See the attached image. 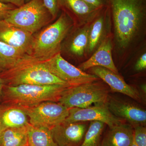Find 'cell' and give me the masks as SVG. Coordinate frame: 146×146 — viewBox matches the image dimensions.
Instances as JSON below:
<instances>
[{"mask_svg":"<svg viewBox=\"0 0 146 146\" xmlns=\"http://www.w3.org/2000/svg\"><path fill=\"white\" fill-rule=\"evenodd\" d=\"M115 39L125 48L138 36L146 17V0H108Z\"/></svg>","mask_w":146,"mask_h":146,"instance_id":"cell-1","label":"cell"},{"mask_svg":"<svg viewBox=\"0 0 146 146\" xmlns=\"http://www.w3.org/2000/svg\"><path fill=\"white\" fill-rule=\"evenodd\" d=\"M0 78L4 80L6 86L23 84L70 86L50 72L41 60L28 54L10 69L0 73Z\"/></svg>","mask_w":146,"mask_h":146,"instance_id":"cell-2","label":"cell"},{"mask_svg":"<svg viewBox=\"0 0 146 146\" xmlns=\"http://www.w3.org/2000/svg\"><path fill=\"white\" fill-rule=\"evenodd\" d=\"M71 17L63 11L53 23L34 36L30 56L44 60L60 52L61 43L72 26Z\"/></svg>","mask_w":146,"mask_h":146,"instance_id":"cell-3","label":"cell"},{"mask_svg":"<svg viewBox=\"0 0 146 146\" xmlns=\"http://www.w3.org/2000/svg\"><path fill=\"white\" fill-rule=\"evenodd\" d=\"M70 86L61 84L5 85V94L6 101L13 106L31 107L44 102H58L63 92Z\"/></svg>","mask_w":146,"mask_h":146,"instance_id":"cell-4","label":"cell"},{"mask_svg":"<svg viewBox=\"0 0 146 146\" xmlns=\"http://www.w3.org/2000/svg\"><path fill=\"white\" fill-rule=\"evenodd\" d=\"M109 87L98 80L71 86L63 92L58 102L68 108H85L92 104L106 103Z\"/></svg>","mask_w":146,"mask_h":146,"instance_id":"cell-5","label":"cell"},{"mask_svg":"<svg viewBox=\"0 0 146 146\" xmlns=\"http://www.w3.org/2000/svg\"><path fill=\"white\" fill-rule=\"evenodd\" d=\"M52 19L42 0H31L10 11L4 21L33 34Z\"/></svg>","mask_w":146,"mask_h":146,"instance_id":"cell-6","label":"cell"},{"mask_svg":"<svg viewBox=\"0 0 146 146\" xmlns=\"http://www.w3.org/2000/svg\"><path fill=\"white\" fill-rule=\"evenodd\" d=\"M20 107L26 113L31 125L50 129L62 123L69 115V108L57 102H44L31 107Z\"/></svg>","mask_w":146,"mask_h":146,"instance_id":"cell-7","label":"cell"},{"mask_svg":"<svg viewBox=\"0 0 146 146\" xmlns=\"http://www.w3.org/2000/svg\"><path fill=\"white\" fill-rule=\"evenodd\" d=\"M41 61L50 72L71 86L99 80L96 76L87 74L69 63L61 56L60 52L49 59Z\"/></svg>","mask_w":146,"mask_h":146,"instance_id":"cell-8","label":"cell"},{"mask_svg":"<svg viewBox=\"0 0 146 146\" xmlns=\"http://www.w3.org/2000/svg\"><path fill=\"white\" fill-rule=\"evenodd\" d=\"M87 121H99L106 124L109 128L125 122L112 114L108 108L106 103L95 104L94 106L85 108H69V115L63 123H72Z\"/></svg>","mask_w":146,"mask_h":146,"instance_id":"cell-9","label":"cell"},{"mask_svg":"<svg viewBox=\"0 0 146 146\" xmlns=\"http://www.w3.org/2000/svg\"><path fill=\"white\" fill-rule=\"evenodd\" d=\"M34 36L31 33L9 23L0 21V41L30 55Z\"/></svg>","mask_w":146,"mask_h":146,"instance_id":"cell-10","label":"cell"},{"mask_svg":"<svg viewBox=\"0 0 146 146\" xmlns=\"http://www.w3.org/2000/svg\"><path fill=\"white\" fill-rule=\"evenodd\" d=\"M87 128L82 122L62 123L50 129L55 143L58 146H80Z\"/></svg>","mask_w":146,"mask_h":146,"instance_id":"cell-11","label":"cell"},{"mask_svg":"<svg viewBox=\"0 0 146 146\" xmlns=\"http://www.w3.org/2000/svg\"><path fill=\"white\" fill-rule=\"evenodd\" d=\"M108 108L117 117L127 121L132 127L145 125L146 111L135 105L108 97L106 101Z\"/></svg>","mask_w":146,"mask_h":146,"instance_id":"cell-12","label":"cell"},{"mask_svg":"<svg viewBox=\"0 0 146 146\" xmlns=\"http://www.w3.org/2000/svg\"><path fill=\"white\" fill-rule=\"evenodd\" d=\"M91 69L93 74L107 84L112 92L124 94L138 101L141 100L139 91L127 84L119 74L103 67H94Z\"/></svg>","mask_w":146,"mask_h":146,"instance_id":"cell-13","label":"cell"},{"mask_svg":"<svg viewBox=\"0 0 146 146\" xmlns=\"http://www.w3.org/2000/svg\"><path fill=\"white\" fill-rule=\"evenodd\" d=\"M112 40L109 36L106 37L101 42L96 51L89 59L78 66L79 69L84 71L94 67L106 68L119 74L112 57Z\"/></svg>","mask_w":146,"mask_h":146,"instance_id":"cell-14","label":"cell"},{"mask_svg":"<svg viewBox=\"0 0 146 146\" xmlns=\"http://www.w3.org/2000/svg\"><path fill=\"white\" fill-rule=\"evenodd\" d=\"M58 2L59 8L83 24L92 22L103 9L96 8L83 0H58Z\"/></svg>","mask_w":146,"mask_h":146,"instance_id":"cell-15","label":"cell"},{"mask_svg":"<svg viewBox=\"0 0 146 146\" xmlns=\"http://www.w3.org/2000/svg\"><path fill=\"white\" fill-rule=\"evenodd\" d=\"M133 140V128L123 123L109 128L102 140L101 146H131Z\"/></svg>","mask_w":146,"mask_h":146,"instance_id":"cell-16","label":"cell"},{"mask_svg":"<svg viewBox=\"0 0 146 146\" xmlns=\"http://www.w3.org/2000/svg\"><path fill=\"white\" fill-rule=\"evenodd\" d=\"M111 17L109 7L102 9L89 26L87 51L91 52L102 41L106 22Z\"/></svg>","mask_w":146,"mask_h":146,"instance_id":"cell-17","label":"cell"},{"mask_svg":"<svg viewBox=\"0 0 146 146\" xmlns=\"http://www.w3.org/2000/svg\"><path fill=\"white\" fill-rule=\"evenodd\" d=\"M29 124L26 113L19 106H13L0 114V131L8 128L27 127Z\"/></svg>","mask_w":146,"mask_h":146,"instance_id":"cell-18","label":"cell"},{"mask_svg":"<svg viewBox=\"0 0 146 146\" xmlns=\"http://www.w3.org/2000/svg\"><path fill=\"white\" fill-rule=\"evenodd\" d=\"M27 140L28 146H58L50 129L33 126L30 123L27 127Z\"/></svg>","mask_w":146,"mask_h":146,"instance_id":"cell-19","label":"cell"},{"mask_svg":"<svg viewBox=\"0 0 146 146\" xmlns=\"http://www.w3.org/2000/svg\"><path fill=\"white\" fill-rule=\"evenodd\" d=\"M27 55L0 41V73L9 70Z\"/></svg>","mask_w":146,"mask_h":146,"instance_id":"cell-20","label":"cell"},{"mask_svg":"<svg viewBox=\"0 0 146 146\" xmlns=\"http://www.w3.org/2000/svg\"><path fill=\"white\" fill-rule=\"evenodd\" d=\"M90 25H86L75 33L70 41L68 49L71 54L81 57L87 50Z\"/></svg>","mask_w":146,"mask_h":146,"instance_id":"cell-21","label":"cell"},{"mask_svg":"<svg viewBox=\"0 0 146 146\" xmlns=\"http://www.w3.org/2000/svg\"><path fill=\"white\" fill-rule=\"evenodd\" d=\"M27 127L6 129L0 131V146H23L27 145Z\"/></svg>","mask_w":146,"mask_h":146,"instance_id":"cell-22","label":"cell"},{"mask_svg":"<svg viewBox=\"0 0 146 146\" xmlns=\"http://www.w3.org/2000/svg\"><path fill=\"white\" fill-rule=\"evenodd\" d=\"M104 124L99 121H91L80 146H101Z\"/></svg>","mask_w":146,"mask_h":146,"instance_id":"cell-23","label":"cell"},{"mask_svg":"<svg viewBox=\"0 0 146 146\" xmlns=\"http://www.w3.org/2000/svg\"><path fill=\"white\" fill-rule=\"evenodd\" d=\"M133 140L138 146H146V128L138 125L133 127Z\"/></svg>","mask_w":146,"mask_h":146,"instance_id":"cell-24","label":"cell"},{"mask_svg":"<svg viewBox=\"0 0 146 146\" xmlns=\"http://www.w3.org/2000/svg\"><path fill=\"white\" fill-rule=\"evenodd\" d=\"M47 10L50 13L53 19L56 18L59 11V2L58 0H42Z\"/></svg>","mask_w":146,"mask_h":146,"instance_id":"cell-25","label":"cell"},{"mask_svg":"<svg viewBox=\"0 0 146 146\" xmlns=\"http://www.w3.org/2000/svg\"><path fill=\"white\" fill-rule=\"evenodd\" d=\"M17 7L11 4L3 3L0 2V21H4L10 11Z\"/></svg>","mask_w":146,"mask_h":146,"instance_id":"cell-26","label":"cell"},{"mask_svg":"<svg viewBox=\"0 0 146 146\" xmlns=\"http://www.w3.org/2000/svg\"><path fill=\"white\" fill-rule=\"evenodd\" d=\"M90 5L98 9H102L108 6V0H83Z\"/></svg>","mask_w":146,"mask_h":146,"instance_id":"cell-27","label":"cell"},{"mask_svg":"<svg viewBox=\"0 0 146 146\" xmlns=\"http://www.w3.org/2000/svg\"><path fill=\"white\" fill-rule=\"evenodd\" d=\"M146 68V54L145 53L137 60L135 66V69L137 71H141Z\"/></svg>","mask_w":146,"mask_h":146,"instance_id":"cell-28","label":"cell"},{"mask_svg":"<svg viewBox=\"0 0 146 146\" xmlns=\"http://www.w3.org/2000/svg\"><path fill=\"white\" fill-rule=\"evenodd\" d=\"M1 2L5 4H11L16 7H20L25 4V0H0Z\"/></svg>","mask_w":146,"mask_h":146,"instance_id":"cell-29","label":"cell"},{"mask_svg":"<svg viewBox=\"0 0 146 146\" xmlns=\"http://www.w3.org/2000/svg\"><path fill=\"white\" fill-rule=\"evenodd\" d=\"M5 86V84L4 81L2 79L0 78V96L2 95L3 90Z\"/></svg>","mask_w":146,"mask_h":146,"instance_id":"cell-30","label":"cell"},{"mask_svg":"<svg viewBox=\"0 0 146 146\" xmlns=\"http://www.w3.org/2000/svg\"><path fill=\"white\" fill-rule=\"evenodd\" d=\"M141 89L144 93H146V85L145 84H142L141 86Z\"/></svg>","mask_w":146,"mask_h":146,"instance_id":"cell-31","label":"cell"},{"mask_svg":"<svg viewBox=\"0 0 146 146\" xmlns=\"http://www.w3.org/2000/svg\"><path fill=\"white\" fill-rule=\"evenodd\" d=\"M131 146H138L136 144V143H135V142H134V140H133V143H132V145H131Z\"/></svg>","mask_w":146,"mask_h":146,"instance_id":"cell-32","label":"cell"},{"mask_svg":"<svg viewBox=\"0 0 146 146\" xmlns=\"http://www.w3.org/2000/svg\"><path fill=\"white\" fill-rule=\"evenodd\" d=\"M31 0H25V3L29 2Z\"/></svg>","mask_w":146,"mask_h":146,"instance_id":"cell-33","label":"cell"},{"mask_svg":"<svg viewBox=\"0 0 146 146\" xmlns=\"http://www.w3.org/2000/svg\"><path fill=\"white\" fill-rule=\"evenodd\" d=\"M23 146H28L27 145H26Z\"/></svg>","mask_w":146,"mask_h":146,"instance_id":"cell-34","label":"cell"}]
</instances>
